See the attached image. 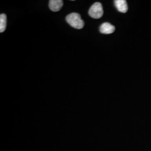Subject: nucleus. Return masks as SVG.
Here are the masks:
<instances>
[{
  "mask_svg": "<svg viewBox=\"0 0 151 151\" xmlns=\"http://www.w3.org/2000/svg\"><path fill=\"white\" fill-rule=\"evenodd\" d=\"M7 24V17L5 14H2L0 15V32H3L6 30Z\"/></svg>",
  "mask_w": 151,
  "mask_h": 151,
  "instance_id": "423d86ee",
  "label": "nucleus"
},
{
  "mask_svg": "<svg viewBox=\"0 0 151 151\" xmlns=\"http://www.w3.org/2000/svg\"><path fill=\"white\" fill-rule=\"evenodd\" d=\"M114 4L118 10L120 12L125 13L128 10V5L125 0H115Z\"/></svg>",
  "mask_w": 151,
  "mask_h": 151,
  "instance_id": "20e7f679",
  "label": "nucleus"
},
{
  "mask_svg": "<svg viewBox=\"0 0 151 151\" xmlns=\"http://www.w3.org/2000/svg\"><path fill=\"white\" fill-rule=\"evenodd\" d=\"M88 14L93 19H100L104 14L103 6L100 2H96L90 7Z\"/></svg>",
  "mask_w": 151,
  "mask_h": 151,
  "instance_id": "f03ea898",
  "label": "nucleus"
},
{
  "mask_svg": "<svg viewBox=\"0 0 151 151\" xmlns=\"http://www.w3.org/2000/svg\"><path fill=\"white\" fill-rule=\"evenodd\" d=\"M66 21L71 27L77 29H81L84 27V22L81 15L78 13H71L66 17Z\"/></svg>",
  "mask_w": 151,
  "mask_h": 151,
  "instance_id": "f257e3e1",
  "label": "nucleus"
},
{
  "mask_svg": "<svg viewBox=\"0 0 151 151\" xmlns=\"http://www.w3.org/2000/svg\"><path fill=\"white\" fill-rule=\"evenodd\" d=\"M115 28L113 25L108 22L103 23L100 27V32L103 34H111L115 32Z\"/></svg>",
  "mask_w": 151,
  "mask_h": 151,
  "instance_id": "39448f33",
  "label": "nucleus"
},
{
  "mask_svg": "<svg viewBox=\"0 0 151 151\" xmlns=\"http://www.w3.org/2000/svg\"><path fill=\"white\" fill-rule=\"evenodd\" d=\"M63 5L62 0H50L49 2L50 9L53 12H57L60 10Z\"/></svg>",
  "mask_w": 151,
  "mask_h": 151,
  "instance_id": "7ed1b4c3",
  "label": "nucleus"
}]
</instances>
